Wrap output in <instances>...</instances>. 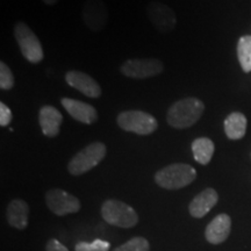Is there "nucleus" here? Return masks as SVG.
<instances>
[{
    "mask_svg": "<svg viewBox=\"0 0 251 251\" xmlns=\"http://www.w3.org/2000/svg\"><path fill=\"white\" fill-rule=\"evenodd\" d=\"M205 105L201 100L188 97L172 103L166 113V121L176 129H186L200 120Z\"/></svg>",
    "mask_w": 251,
    "mask_h": 251,
    "instance_id": "1",
    "label": "nucleus"
},
{
    "mask_svg": "<svg viewBox=\"0 0 251 251\" xmlns=\"http://www.w3.org/2000/svg\"><path fill=\"white\" fill-rule=\"evenodd\" d=\"M196 178V169L185 163L170 164L155 174L156 184L165 190H180L192 184Z\"/></svg>",
    "mask_w": 251,
    "mask_h": 251,
    "instance_id": "2",
    "label": "nucleus"
},
{
    "mask_svg": "<svg viewBox=\"0 0 251 251\" xmlns=\"http://www.w3.org/2000/svg\"><path fill=\"white\" fill-rule=\"evenodd\" d=\"M107 148L102 142H92L70 159L68 171L72 176H81L96 168L105 158Z\"/></svg>",
    "mask_w": 251,
    "mask_h": 251,
    "instance_id": "3",
    "label": "nucleus"
},
{
    "mask_svg": "<svg viewBox=\"0 0 251 251\" xmlns=\"http://www.w3.org/2000/svg\"><path fill=\"white\" fill-rule=\"evenodd\" d=\"M101 216L108 225L119 228H133L139 222V215L133 207L115 199L106 200L102 203Z\"/></svg>",
    "mask_w": 251,
    "mask_h": 251,
    "instance_id": "4",
    "label": "nucleus"
},
{
    "mask_svg": "<svg viewBox=\"0 0 251 251\" xmlns=\"http://www.w3.org/2000/svg\"><path fill=\"white\" fill-rule=\"evenodd\" d=\"M14 37L17 40L21 54L29 63L37 64L42 62L45 54L39 37L28 27L27 24L19 21L14 26Z\"/></svg>",
    "mask_w": 251,
    "mask_h": 251,
    "instance_id": "5",
    "label": "nucleus"
},
{
    "mask_svg": "<svg viewBox=\"0 0 251 251\" xmlns=\"http://www.w3.org/2000/svg\"><path fill=\"white\" fill-rule=\"evenodd\" d=\"M118 125L122 130L137 135H150L158 128V122L149 113L137 109L121 112L118 115Z\"/></svg>",
    "mask_w": 251,
    "mask_h": 251,
    "instance_id": "6",
    "label": "nucleus"
},
{
    "mask_svg": "<svg viewBox=\"0 0 251 251\" xmlns=\"http://www.w3.org/2000/svg\"><path fill=\"white\" fill-rule=\"evenodd\" d=\"M164 71V65L156 58H136L128 59L120 67V72L124 76L134 79L159 76Z\"/></svg>",
    "mask_w": 251,
    "mask_h": 251,
    "instance_id": "7",
    "label": "nucleus"
},
{
    "mask_svg": "<svg viewBox=\"0 0 251 251\" xmlns=\"http://www.w3.org/2000/svg\"><path fill=\"white\" fill-rule=\"evenodd\" d=\"M46 203L51 213L64 216L79 212L80 201L78 198L61 188H52L46 193Z\"/></svg>",
    "mask_w": 251,
    "mask_h": 251,
    "instance_id": "8",
    "label": "nucleus"
},
{
    "mask_svg": "<svg viewBox=\"0 0 251 251\" xmlns=\"http://www.w3.org/2000/svg\"><path fill=\"white\" fill-rule=\"evenodd\" d=\"M147 17L157 30L163 34L170 33L177 25V15L170 6L163 2L152 1L147 6Z\"/></svg>",
    "mask_w": 251,
    "mask_h": 251,
    "instance_id": "9",
    "label": "nucleus"
},
{
    "mask_svg": "<svg viewBox=\"0 0 251 251\" xmlns=\"http://www.w3.org/2000/svg\"><path fill=\"white\" fill-rule=\"evenodd\" d=\"M84 24L94 33L102 31L108 24V9L102 0H86L81 9Z\"/></svg>",
    "mask_w": 251,
    "mask_h": 251,
    "instance_id": "10",
    "label": "nucleus"
},
{
    "mask_svg": "<svg viewBox=\"0 0 251 251\" xmlns=\"http://www.w3.org/2000/svg\"><path fill=\"white\" fill-rule=\"evenodd\" d=\"M65 81L74 89L79 91L89 98H99L101 96V87L99 83L83 71L71 70L65 75Z\"/></svg>",
    "mask_w": 251,
    "mask_h": 251,
    "instance_id": "11",
    "label": "nucleus"
},
{
    "mask_svg": "<svg viewBox=\"0 0 251 251\" xmlns=\"http://www.w3.org/2000/svg\"><path fill=\"white\" fill-rule=\"evenodd\" d=\"M61 103L65 108L69 114L71 115L75 120L81 122V124L91 125L98 120V112L90 103L79 101L76 99L63 98L61 99Z\"/></svg>",
    "mask_w": 251,
    "mask_h": 251,
    "instance_id": "12",
    "label": "nucleus"
},
{
    "mask_svg": "<svg viewBox=\"0 0 251 251\" xmlns=\"http://www.w3.org/2000/svg\"><path fill=\"white\" fill-rule=\"evenodd\" d=\"M231 228V219L228 214L216 215L214 219L207 225L205 230L206 240L211 244H221L229 237Z\"/></svg>",
    "mask_w": 251,
    "mask_h": 251,
    "instance_id": "13",
    "label": "nucleus"
},
{
    "mask_svg": "<svg viewBox=\"0 0 251 251\" xmlns=\"http://www.w3.org/2000/svg\"><path fill=\"white\" fill-rule=\"evenodd\" d=\"M219 201V194L214 188H205L193 198L188 205V212L196 219H201L207 215L209 211Z\"/></svg>",
    "mask_w": 251,
    "mask_h": 251,
    "instance_id": "14",
    "label": "nucleus"
},
{
    "mask_svg": "<svg viewBox=\"0 0 251 251\" xmlns=\"http://www.w3.org/2000/svg\"><path fill=\"white\" fill-rule=\"evenodd\" d=\"M63 115L54 106L46 105L40 108L39 124L47 137H56L61 130Z\"/></svg>",
    "mask_w": 251,
    "mask_h": 251,
    "instance_id": "15",
    "label": "nucleus"
},
{
    "mask_svg": "<svg viewBox=\"0 0 251 251\" xmlns=\"http://www.w3.org/2000/svg\"><path fill=\"white\" fill-rule=\"evenodd\" d=\"M6 218L8 224L19 230H24L28 226L29 219V206L25 200L14 199L8 203L6 209Z\"/></svg>",
    "mask_w": 251,
    "mask_h": 251,
    "instance_id": "16",
    "label": "nucleus"
},
{
    "mask_svg": "<svg viewBox=\"0 0 251 251\" xmlns=\"http://www.w3.org/2000/svg\"><path fill=\"white\" fill-rule=\"evenodd\" d=\"M248 121L246 115L240 112L229 114L225 120V133L228 139L241 140L247 133Z\"/></svg>",
    "mask_w": 251,
    "mask_h": 251,
    "instance_id": "17",
    "label": "nucleus"
},
{
    "mask_svg": "<svg viewBox=\"0 0 251 251\" xmlns=\"http://www.w3.org/2000/svg\"><path fill=\"white\" fill-rule=\"evenodd\" d=\"M215 146L208 137H199L192 142V152L194 159L201 165H207L212 161Z\"/></svg>",
    "mask_w": 251,
    "mask_h": 251,
    "instance_id": "18",
    "label": "nucleus"
},
{
    "mask_svg": "<svg viewBox=\"0 0 251 251\" xmlns=\"http://www.w3.org/2000/svg\"><path fill=\"white\" fill-rule=\"evenodd\" d=\"M237 58L242 70L251 71V35L242 36L237 43Z\"/></svg>",
    "mask_w": 251,
    "mask_h": 251,
    "instance_id": "19",
    "label": "nucleus"
},
{
    "mask_svg": "<svg viewBox=\"0 0 251 251\" xmlns=\"http://www.w3.org/2000/svg\"><path fill=\"white\" fill-rule=\"evenodd\" d=\"M112 251H150V244L144 237H134Z\"/></svg>",
    "mask_w": 251,
    "mask_h": 251,
    "instance_id": "20",
    "label": "nucleus"
},
{
    "mask_svg": "<svg viewBox=\"0 0 251 251\" xmlns=\"http://www.w3.org/2000/svg\"><path fill=\"white\" fill-rule=\"evenodd\" d=\"M14 86V76L12 74L11 69L8 68L5 62L0 63V89L8 91L13 89Z\"/></svg>",
    "mask_w": 251,
    "mask_h": 251,
    "instance_id": "21",
    "label": "nucleus"
},
{
    "mask_svg": "<svg viewBox=\"0 0 251 251\" xmlns=\"http://www.w3.org/2000/svg\"><path fill=\"white\" fill-rule=\"evenodd\" d=\"M111 248V244L106 241L94 240L93 242L87 243V242H79L75 247V251H108Z\"/></svg>",
    "mask_w": 251,
    "mask_h": 251,
    "instance_id": "22",
    "label": "nucleus"
},
{
    "mask_svg": "<svg viewBox=\"0 0 251 251\" xmlns=\"http://www.w3.org/2000/svg\"><path fill=\"white\" fill-rule=\"evenodd\" d=\"M12 119H13V115L8 106L5 102H0V126L7 127L12 122Z\"/></svg>",
    "mask_w": 251,
    "mask_h": 251,
    "instance_id": "23",
    "label": "nucleus"
},
{
    "mask_svg": "<svg viewBox=\"0 0 251 251\" xmlns=\"http://www.w3.org/2000/svg\"><path fill=\"white\" fill-rule=\"evenodd\" d=\"M47 251H69V249L64 244H62L56 238H50L46 246Z\"/></svg>",
    "mask_w": 251,
    "mask_h": 251,
    "instance_id": "24",
    "label": "nucleus"
},
{
    "mask_svg": "<svg viewBox=\"0 0 251 251\" xmlns=\"http://www.w3.org/2000/svg\"><path fill=\"white\" fill-rule=\"evenodd\" d=\"M43 2H45L46 5H49V6H51V5H55V4H57L58 2V0H42Z\"/></svg>",
    "mask_w": 251,
    "mask_h": 251,
    "instance_id": "25",
    "label": "nucleus"
},
{
    "mask_svg": "<svg viewBox=\"0 0 251 251\" xmlns=\"http://www.w3.org/2000/svg\"><path fill=\"white\" fill-rule=\"evenodd\" d=\"M250 156H251V155H250Z\"/></svg>",
    "mask_w": 251,
    "mask_h": 251,
    "instance_id": "26",
    "label": "nucleus"
}]
</instances>
